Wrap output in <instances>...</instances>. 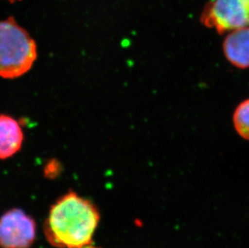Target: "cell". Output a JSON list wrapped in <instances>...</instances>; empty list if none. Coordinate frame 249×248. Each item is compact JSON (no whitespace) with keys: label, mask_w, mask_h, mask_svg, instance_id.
<instances>
[{"label":"cell","mask_w":249,"mask_h":248,"mask_svg":"<svg viewBox=\"0 0 249 248\" xmlns=\"http://www.w3.org/2000/svg\"><path fill=\"white\" fill-rule=\"evenodd\" d=\"M99 221L97 206L89 199L70 191L51 206L44 224V234L56 248H83L91 244Z\"/></svg>","instance_id":"cell-1"},{"label":"cell","mask_w":249,"mask_h":248,"mask_svg":"<svg viewBox=\"0 0 249 248\" xmlns=\"http://www.w3.org/2000/svg\"><path fill=\"white\" fill-rule=\"evenodd\" d=\"M37 59V46L13 17L0 20V77L15 79L28 73Z\"/></svg>","instance_id":"cell-2"},{"label":"cell","mask_w":249,"mask_h":248,"mask_svg":"<svg viewBox=\"0 0 249 248\" xmlns=\"http://www.w3.org/2000/svg\"><path fill=\"white\" fill-rule=\"evenodd\" d=\"M200 21L219 34L249 27V0H210Z\"/></svg>","instance_id":"cell-3"},{"label":"cell","mask_w":249,"mask_h":248,"mask_svg":"<svg viewBox=\"0 0 249 248\" xmlns=\"http://www.w3.org/2000/svg\"><path fill=\"white\" fill-rule=\"evenodd\" d=\"M36 234L35 221L20 209H11L0 216V248H29Z\"/></svg>","instance_id":"cell-4"},{"label":"cell","mask_w":249,"mask_h":248,"mask_svg":"<svg viewBox=\"0 0 249 248\" xmlns=\"http://www.w3.org/2000/svg\"><path fill=\"white\" fill-rule=\"evenodd\" d=\"M227 61L241 70L249 69V27L231 31L223 42Z\"/></svg>","instance_id":"cell-5"},{"label":"cell","mask_w":249,"mask_h":248,"mask_svg":"<svg viewBox=\"0 0 249 248\" xmlns=\"http://www.w3.org/2000/svg\"><path fill=\"white\" fill-rule=\"evenodd\" d=\"M24 132L16 119L0 115V159H8L21 149Z\"/></svg>","instance_id":"cell-6"},{"label":"cell","mask_w":249,"mask_h":248,"mask_svg":"<svg viewBox=\"0 0 249 248\" xmlns=\"http://www.w3.org/2000/svg\"><path fill=\"white\" fill-rule=\"evenodd\" d=\"M232 120L238 135L249 141V99L243 101L236 106Z\"/></svg>","instance_id":"cell-7"},{"label":"cell","mask_w":249,"mask_h":248,"mask_svg":"<svg viewBox=\"0 0 249 248\" xmlns=\"http://www.w3.org/2000/svg\"><path fill=\"white\" fill-rule=\"evenodd\" d=\"M59 164L56 161H52L51 163L46 165L45 169V174L46 176H50L52 178L53 176L56 175L58 174Z\"/></svg>","instance_id":"cell-8"},{"label":"cell","mask_w":249,"mask_h":248,"mask_svg":"<svg viewBox=\"0 0 249 248\" xmlns=\"http://www.w3.org/2000/svg\"><path fill=\"white\" fill-rule=\"evenodd\" d=\"M4 1L9 2L10 3H15V2H20V1H23V0H4Z\"/></svg>","instance_id":"cell-9"},{"label":"cell","mask_w":249,"mask_h":248,"mask_svg":"<svg viewBox=\"0 0 249 248\" xmlns=\"http://www.w3.org/2000/svg\"><path fill=\"white\" fill-rule=\"evenodd\" d=\"M99 248V247H94L93 246V245H91V244H89V245H87V246L83 247V248Z\"/></svg>","instance_id":"cell-10"}]
</instances>
